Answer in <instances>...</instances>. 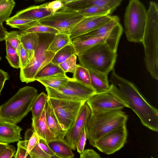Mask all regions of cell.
I'll return each instance as SVG.
<instances>
[{"instance_id": "1", "label": "cell", "mask_w": 158, "mask_h": 158, "mask_svg": "<svg viewBox=\"0 0 158 158\" xmlns=\"http://www.w3.org/2000/svg\"><path fill=\"white\" fill-rule=\"evenodd\" d=\"M110 81L116 87L128 107L137 114L143 125L152 131H158V110L151 105L134 84L112 70Z\"/></svg>"}, {"instance_id": "2", "label": "cell", "mask_w": 158, "mask_h": 158, "mask_svg": "<svg viewBox=\"0 0 158 158\" xmlns=\"http://www.w3.org/2000/svg\"><path fill=\"white\" fill-rule=\"evenodd\" d=\"M147 19L142 41L144 48V60L148 71L152 77L158 80V6L150 2L147 11Z\"/></svg>"}, {"instance_id": "3", "label": "cell", "mask_w": 158, "mask_h": 158, "mask_svg": "<svg viewBox=\"0 0 158 158\" xmlns=\"http://www.w3.org/2000/svg\"><path fill=\"white\" fill-rule=\"evenodd\" d=\"M128 115L122 110L91 113L85 125L87 138L93 146L100 138L120 126L126 124Z\"/></svg>"}, {"instance_id": "4", "label": "cell", "mask_w": 158, "mask_h": 158, "mask_svg": "<svg viewBox=\"0 0 158 158\" xmlns=\"http://www.w3.org/2000/svg\"><path fill=\"white\" fill-rule=\"evenodd\" d=\"M38 95L37 90L33 87L26 86L20 88L0 106V120L18 123L31 111Z\"/></svg>"}, {"instance_id": "5", "label": "cell", "mask_w": 158, "mask_h": 158, "mask_svg": "<svg viewBox=\"0 0 158 158\" xmlns=\"http://www.w3.org/2000/svg\"><path fill=\"white\" fill-rule=\"evenodd\" d=\"M117 52L106 43L96 44L78 56L80 64L88 69L108 75L114 69Z\"/></svg>"}, {"instance_id": "6", "label": "cell", "mask_w": 158, "mask_h": 158, "mask_svg": "<svg viewBox=\"0 0 158 158\" xmlns=\"http://www.w3.org/2000/svg\"><path fill=\"white\" fill-rule=\"evenodd\" d=\"M39 41L34 54L26 66L20 70V79L26 83L35 81L36 73L51 61L55 53L47 49L55 34L49 33H38Z\"/></svg>"}, {"instance_id": "7", "label": "cell", "mask_w": 158, "mask_h": 158, "mask_svg": "<svg viewBox=\"0 0 158 158\" xmlns=\"http://www.w3.org/2000/svg\"><path fill=\"white\" fill-rule=\"evenodd\" d=\"M147 19V11L139 0H130L125 10V32L130 42H142Z\"/></svg>"}, {"instance_id": "8", "label": "cell", "mask_w": 158, "mask_h": 158, "mask_svg": "<svg viewBox=\"0 0 158 158\" xmlns=\"http://www.w3.org/2000/svg\"><path fill=\"white\" fill-rule=\"evenodd\" d=\"M49 98L73 101L86 102L91 97L96 94L93 88L73 78L64 85L54 89L45 87Z\"/></svg>"}, {"instance_id": "9", "label": "cell", "mask_w": 158, "mask_h": 158, "mask_svg": "<svg viewBox=\"0 0 158 158\" xmlns=\"http://www.w3.org/2000/svg\"><path fill=\"white\" fill-rule=\"evenodd\" d=\"M106 91L95 94L87 101L91 113L122 110L127 107V103L120 95L117 88L112 83Z\"/></svg>"}, {"instance_id": "10", "label": "cell", "mask_w": 158, "mask_h": 158, "mask_svg": "<svg viewBox=\"0 0 158 158\" xmlns=\"http://www.w3.org/2000/svg\"><path fill=\"white\" fill-rule=\"evenodd\" d=\"M48 99L61 127L66 131L73 123L82 106L86 102L49 97Z\"/></svg>"}, {"instance_id": "11", "label": "cell", "mask_w": 158, "mask_h": 158, "mask_svg": "<svg viewBox=\"0 0 158 158\" xmlns=\"http://www.w3.org/2000/svg\"><path fill=\"white\" fill-rule=\"evenodd\" d=\"M84 17L77 11L62 9L38 22L40 24L55 29L59 33L69 35L71 30Z\"/></svg>"}, {"instance_id": "12", "label": "cell", "mask_w": 158, "mask_h": 158, "mask_svg": "<svg viewBox=\"0 0 158 158\" xmlns=\"http://www.w3.org/2000/svg\"><path fill=\"white\" fill-rule=\"evenodd\" d=\"M127 134L126 124L120 126L98 139L93 146L106 154H113L124 146Z\"/></svg>"}, {"instance_id": "13", "label": "cell", "mask_w": 158, "mask_h": 158, "mask_svg": "<svg viewBox=\"0 0 158 158\" xmlns=\"http://www.w3.org/2000/svg\"><path fill=\"white\" fill-rule=\"evenodd\" d=\"M91 113L90 108L85 103L81 107L73 123L67 131L64 139L72 150L76 149L77 141Z\"/></svg>"}, {"instance_id": "14", "label": "cell", "mask_w": 158, "mask_h": 158, "mask_svg": "<svg viewBox=\"0 0 158 158\" xmlns=\"http://www.w3.org/2000/svg\"><path fill=\"white\" fill-rule=\"evenodd\" d=\"M113 16L108 15L84 17L71 30L69 34L70 40L98 27L110 20Z\"/></svg>"}, {"instance_id": "15", "label": "cell", "mask_w": 158, "mask_h": 158, "mask_svg": "<svg viewBox=\"0 0 158 158\" xmlns=\"http://www.w3.org/2000/svg\"><path fill=\"white\" fill-rule=\"evenodd\" d=\"M123 0H75L64 4L62 9L77 11L91 6L106 9L112 12Z\"/></svg>"}, {"instance_id": "16", "label": "cell", "mask_w": 158, "mask_h": 158, "mask_svg": "<svg viewBox=\"0 0 158 158\" xmlns=\"http://www.w3.org/2000/svg\"><path fill=\"white\" fill-rule=\"evenodd\" d=\"M47 3L30 6L18 12L12 18L38 21L53 13L47 6Z\"/></svg>"}, {"instance_id": "17", "label": "cell", "mask_w": 158, "mask_h": 158, "mask_svg": "<svg viewBox=\"0 0 158 158\" xmlns=\"http://www.w3.org/2000/svg\"><path fill=\"white\" fill-rule=\"evenodd\" d=\"M119 19L113 16L110 20L98 27L88 32L75 37L71 42H76L91 38H101L106 36L113 28L119 23Z\"/></svg>"}, {"instance_id": "18", "label": "cell", "mask_w": 158, "mask_h": 158, "mask_svg": "<svg viewBox=\"0 0 158 158\" xmlns=\"http://www.w3.org/2000/svg\"><path fill=\"white\" fill-rule=\"evenodd\" d=\"M22 130L17 124L0 120V143L9 144L19 141Z\"/></svg>"}, {"instance_id": "19", "label": "cell", "mask_w": 158, "mask_h": 158, "mask_svg": "<svg viewBox=\"0 0 158 158\" xmlns=\"http://www.w3.org/2000/svg\"><path fill=\"white\" fill-rule=\"evenodd\" d=\"M46 105L39 117L32 119V129L40 138L47 142L56 139L48 126L45 116Z\"/></svg>"}, {"instance_id": "20", "label": "cell", "mask_w": 158, "mask_h": 158, "mask_svg": "<svg viewBox=\"0 0 158 158\" xmlns=\"http://www.w3.org/2000/svg\"><path fill=\"white\" fill-rule=\"evenodd\" d=\"M45 116L49 129L56 137L59 139H64L66 131L61 127L48 99L46 105Z\"/></svg>"}, {"instance_id": "21", "label": "cell", "mask_w": 158, "mask_h": 158, "mask_svg": "<svg viewBox=\"0 0 158 158\" xmlns=\"http://www.w3.org/2000/svg\"><path fill=\"white\" fill-rule=\"evenodd\" d=\"M48 144L57 158H71L74 155L68 143L64 139H56L47 142Z\"/></svg>"}, {"instance_id": "22", "label": "cell", "mask_w": 158, "mask_h": 158, "mask_svg": "<svg viewBox=\"0 0 158 158\" xmlns=\"http://www.w3.org/2000/svg\"><path fill=\"white\" fill-rule=\"evenodd\" d=\"M89 70L92 87L96 94L108 91L110 85L108 78V75Z\"/></svg>"}, {"instance_id": "23", "label": "cell", "mask_w": 158, "mask_h": 158, "mask_svg": "<svg viewBox=\"0 0 158 158\" xmlns=\"http://www.w3.org/2000/svg\"><path fill=\"white\" fill-rule=\"evenodd\" d=\"M72 79L67 77L65 73H63L40 79L36 81L40 82L45 87L57 89L64 85Z\"/></svg>"}, {"instance_id": "24", "label": "cell", "mask_w": 158, "mask_h": 158, "mask_svg": "<svg viewBox=\"0 0 158 158\" xmlns=\"http://www.w3.org/2000/svg\"><path fill=\"white\" fill-rule=\"evenodd\" d=\"M31 158H57L48 146L47 142L40 138L39 143L30 152Z\"/></svg>"}, {"instance_id": "25", "label": "cell", "mask_w": 158, "mask_h": 158, "mask_svg": "<svg viewBox=\"0 0 158 158\" xmlns=\"http://www.w3.org/2000/svg\"><path fill=\"white\" fill-rule=\"evenodd\" d=\"M109 34L102 38H91L80 41L71 42L74 47L76 55L78 56L85 51L96 44L101 43L106 44Z\"/></svg>"}, {"instance_id": "26", "label": "cell", "mask_w": 158, "mask_h": 158, "mask_svg": "<svg viewBox=\"0 0 158 158\" xmlns=\"http://www.w3.org/2000/svg\"><path fill=\"white\" fill-rule=\"evenodd\" d=\"M19 37L21 44L28 53L30 60L38 44V34L29 33L19 35Z\"/></svg>"}, {"instance_id": "27", "label": "cell", "mask_w": 158, "mask_h": 158, "mask_svg": "<svg viewBox=\"0 0 158 158\" xmlns=\"http://www.w3.org/2000/svg\"><path fill=\"white\" fill-rule=\"evenodd\" d=\"M71 42L69 35L59 33L55 35L47 50L55 53Z\"/></svg>"}, {"instance_id": "28", "label": "cell", "mask_w": 158, "mask_h": 158, "mask_svg": "<svg viewBox=\"0 0 158 158\" xmlns=\"http://www.w3.org/2000/svg\"><path fill=\"white\" fill-rule=\"evenodd\" d=\"M19 32V35L29 33H49L54 34L59 33L55 29L49 26L40 24L39 23L20 28Z\"/></svg>"}, {"instance_id": "29", "label": "cell", "mask_w": 158, "mask_h": 158, "mask_svg": "<svg viewBox=\"0 0 158 158\" xmlns=\"http://www.w3.org/2000/svg\"><path fill=\"white\" fill-rule=\"evenodd\" d=\"M74 54L76 55V51L73 45L71 42L56 52L51 62L58 65Z\"/></svg>"}, {"instance_id": "30", "label": "cell", "mask_w": 158, "mask_h": 158, "mask_svg": "<svg viewBox=\"0 0 158 158\" xmlns=\"http://www.w3.org/2000/svg\"><path fill=\"white\" fill-rule=\"evenodd\" d=\"M48 97L44 92H42L36 98L32 107V119L38 118L41 114L47 102Z\"/></svg>"}, {"instance_id": "31", "label": "cell", "mask_w": 158, "mask_h": 158, "mask_svg": "<svg viewBox=\"0 0 158 158\" xmlns=\"http://www.w3.org/2000/svg\"><path fill=\"white\" fill-rule=\"evenodd\" d=\"M63 73L64 72L58 65L51 61L36 73L34 77V79L35 81L40 79Z\"/></svg>"}, {"instance_id": "32", "label": "cell", "mask_w": 158, "mask_h": 158, "mask_svg": "<svg viewBox=\"0 0 158 158\" xmlns=\"http://www.w3.org/2000/svg\"><path fill=\"white\" fill-rule=\"evenodd\" d=\"M73 78L84 84L92 87L89 69L80 64H76Z\"/></svg>"}, {"instance_id": "33", "label": "cell", "mask_w": 158, "mask_h": 158, "mask_svg": "<svg viewBox=\"0 0 158 158\" xmlns=\"http://www.w3.org/2000/svg\"><path fill=\"white\" fill-rule=\"evenodd\" d=\"M14 0H1L0 1V23L2 24L10 18L15 6Z\"/></svg>"}, {"instance_id": "34", "label": "cell", "mask_w": 158, "mask_h": 158, "mask_svg": "<svg viewBox=\"0 0 158 158\" xmlns=\"http://www.w3.org/2000/svg\"><path fill=\"white\" fill-rule=\"evenodd\" d=\"M5 41L6 59L10 66L16 69L20 68V61L19 55L9 42L7 40Z\"/></svg>"}, {"instance_id": "35", "label": "cell", "mask_w": 158, "mask_h": 158, "mask_svg": "<svg viewBox=\"0 0 158 158\" xmlns=\"http://www.w3.org/2000/svg\"><path fill=\"white\" fill-rule=\"evenodd\" d=\"M84 17L110 15L113 12L110 10L96 6H91L77 11Z\"/></svg>"}, {"instance_id": "36", "label": "cell", "mask_w": 158, "mask_h": 158, "mask_svg": "<svg viewBox=\"0 0 158 158\" xmlns=\"http://www.w3.org/2000/svg\"><path fill=\"white\" fill-rule=\"evenodd\" d=\"M40 138L34 132L32 128L27 129L25 134L24 141L27 145V155L28 158L30 156V152L39 143Z\"/></svg>"}, {"instance_id": "37", "label": "cell", "mask_w": 158, "mask_h": 158, "mask_svg": "<svg viewBox=\"0 0 158 158\" xmlns=\"http://www.w3.org/2000/svg\"><path fill=\"white\" fill-rule=\"evenodd\" d=\"M77 55L74 54L69 57L58 65L64 73H74L76 66Z\"/></svg>"}, {"instance_id": "38", "label": "cell", "mask_w": 158, "mask_h": 158, "mask_svg": "<svg viewBox=\"0 0 158 158\" xmlns=\"http://www.w3.org/2000/svg\"><path fill=\"white\" fill-rule=\"evenodd\" d=\"M37 21L31 20L10 18L6 21V24L12 28L20 29L31 25Z\"/></svg>"}, {"instance_id": "39", "label": "cell", "mask_w": 158, "mask_h": 158, "mask_svg": "<svg viewBox=\"0 0 158 158\" xmlns=\"http://www.w3.org/2000/svg\"><path fill=\"white\" fill-rule=\"evenodd\" d=\"M15 50L19 55L21 41L19 31H14L8 32L6 39Z\"/></svg>"}, {"instance_id": "40", "label": "cell", "mask_w": 158, "mask_h": 158, "mask_svg": "<svg viewBox=\"0 0 158 158\" xmlns=\"http://www.w3.org/2000/svg\"><path fill=\"white\" fill-rule=\"evenodd\" d=\"M20 69L25 68L30 61L28 53L21 43L19 53Z\"/></svg>"}, {"instance_id": "41", "label": "cell", "mask_w": 158, "mask_h": 158, "mask_svg": "<svg viewBox=\"0 0 158 158\" xmlns=\"http://www.w3.org/2000/svg\"><path fill=\"white\" fill-rule=\"evenodd\" d=\"M17 150L13 157L15 158H28L27 155V145L24 141H18Z\"/></svg>"}, {"instance_id": "42", "label": "cell", "mask_w": 158, "mask_h": 158, "mask_svg": "<svg viewBox=\"0 0 158 158\" xmlns=\"http://www.w3.org/2000/svg\"><path fill=\"white\" fill-rule=\"evenodd\" d=\"M87 138L85 126L81 132L76 144V148L80 154L84 150Z\"/></svg>"}, {"instance_id": "43", "label": "cell", "mask_w": 158, "mask_h": 158, "mask_svg": "<svg viewBox=\"0 0 158 158\" xmlns=\"http://www.w3.org/2000/svg\"><path fill=\"white\" fill-rule=\"evenodd\" d=\"M47 6L53 13H54L63 9L64 7V5L61 1L56 0L47 3Z\"/></svg>"}, {"instance_id": "44", "label": "cell", "mask_w": 158, "mask_h": 158, "mask_svg": "<svg viewBox=\"0 0 158 158\" xmlns=\"http://www.w3.org/2000/svg\"><path fill=\"white\" fill-rule=\"evenodd\" d=\"M16 152L14 146L7 144L6 148L0 155V158H11Z\"/></svg>"}, {"instance_id": "45", "label": "cell", "mask_w": 158, "mask_h": 158, "mask_svg": "<svg viewBox=\"0 0 158 158\" xmlns=\"http://www.w3.org/2000/svg\"><path fill=\"white\" fill-rule=\"evenodd\" d=\"M101 157L99 154L92 149H87L84 150L82 153L80 154V158H100Z\"/></svg>"}, {"instance_id": "46", "label": "cell", "mask_w": 158, "mask_h": 158, "mask_svg": "<svg viewBox=\"0 0 158 158\" xmlns=\"http://www.w3.org/2000/svg\"><path fill=\"white\" fill-rule=\"evenodd\" d=\"M9 78L8 73L0 68V95L6 81L8 80Z\"/></svg>"}, {"instance_id": "47", "label": "cell", "mask_w": 158, "mask_h": 158, "mask_svg": "<svg viewBox=\"0 0 158 158\" xmlns=\"http://www.w3.org/2000/svg\"><path fill=\"white\" fill-rule=\"evenodd\" d=\"M8 32L2 24L0 23V41L5 40Z\"/></svg>"}, {"instance_id": "48", "label": "cell", "mask_w": 158, "mask_h": 158, "mask_svg": "<svg viewBox=\"0 0 158 158\" xmlns=\"http://www.w3.org/2000/svg\"><path fill=\"white\" fill-rule=\"evenodd\" d=\"M8 144L0 143V155L6 148Z\"/></svg>"}, {"instance_id": "49", "label": "cell", "mask_w": 158, "mask_h": 158, "mask_svg": "<svg viewBox=\"0 0 158 158\" xmlns=\"http://www.w3.org/2000/svg\"><path fill=\"white\" fill-rule=\"evenodd\" d=\"M62 2L64 4L68 3L69 2H70L73 1H75V0H58Z\"/></svg>"}, {"instance_id": "50", "label": "cell", "mask_w": 158, "mask_h": 158, "mask_svg": "<svg viewBox=\"0 0 158 158\" xmlns=\"http://www.w3.org/2000/svg\"><path fill=\"white\" fill-rule=\"evenodd\" d=\"M36 1H39V2H43L46 0H34Z\"/></svg>"}, {"instance_id": "51", "label": "cell", "mask_w": 158, "mask_h": 158, "mask_svg": "<svg viewBox=\"0 0 158 158\" xmlns=\"http://www.w3.org/2000/svg\"><path fill=\"white\" fill-rule=\"evenodd\" d=\"M1 59H2V58H1V56H0V61L1 60Z\"/></svg>"}, {"instance_id": "52", "label": "cell", "mask_w": 158, "mask_h": 158, "mask_svg": "<svg viewBox=\"0 0 158 158\" xmlns=\"http://www.w3.org/2000/svg\"><path fill=\"white\" fill-rule=\"evenodd\" d=\"M1 0H0V1H1Z\"/></svg>"}]
</instances>
